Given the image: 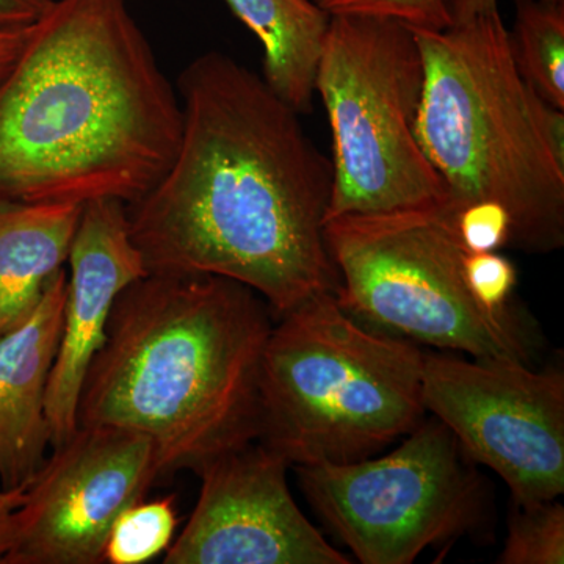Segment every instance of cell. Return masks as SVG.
Here are the masks:
<instances>
[{"instance_id": "8992f818", "label": "cell", "mask_w": 564, "mask_h": 564, "mask_svg": "<svg viewBox=\"0 0 564 564\" xmlns=\"http://www.w3.org/2000/svg\"><path fill=\"white\" fill-rule=\"evenodd\" d=\"M451 202L417 209L344 215L325 223L339 272L337 302L378 332L470 358L530 364L532 329L513 310L492 313L464 280L467 251Z\"/></svg>"}, {"instance_id": "4316f807", "label": "cell", "mask_w": 564, "mask_h": 564, "mask_svg": "<svg viewBox=\"0 0 564 564\" xmlns=\"http://www.w3.org/2000/svg\"><path fill=\"white\" fill-rule=\"evenodd\" d=\"M532 2L549 3V6H564V0H532Z\"/></svg>"}, {"instance_id": "30bf717a", "label": "cell", "mask_w": 564, "mask_h": 564, "mask_svg": "<svg viewBox=\"0 0 564 564\" xmlns=\"http://www.w3.org/2000/svg\"><path fill=\"white\" fill-rule=\"evenodd\" d=\"M159 481L150 437L121 426H77L25 488L0 564H102L118 516Z\"/></svg>"}, {"instance_id": "9a60e30c", "label": "cell", "mask_w": 564, "mask_h": 564, "mask_svg": "<svg viewBox=\"0 0 564 564\" xmlns=\"http://www.w3.org/2000/svg\"><path fill=\"white\" fill-rule=\"evenodd\" d=\"M262 43L270 90L299 111L313 109L315 77L332 14L314 0H225Z\"/></svg>"}, {"instance_id": "44dd1931", "label": "cell", "mask_w": 564, "mask_h": 564, "mask_svg": "<svg viewBox=\"0 0 564 564\" xmlns=\"http://www.w3.org/2000/svg\"><path fill=\"white\" fill-rule=\"evenodd\" d=\"M455 225L467 251H499L510 247L513 221L502 204L477 202L458 207Z\"/></svg>"}, {"instance_id": "3957f363", "label": "cell", "mask_w": 564, "mask_h": 564, "mask_svg": "<svg viewBox=\"0 0 564 564\" xmlns=\"http://www.w3.org/2000/svg\"><path fill=\"white\" fill-rule=\"evenodd\" d=\"M272 315L258 293L228 278L148 273L115 303L77 425L150 437L161 481L254 443Z\"/></svg>"}, {"instance_id": "ac0fdd59", "label": "cell", "mask_w": 564, "mask_h": 564, "mask_svg": "<svg viewBox=\"0 0 564 564\" xmlns=\"http://www.w3.org/2000/svg\"><path fill=\"white\" fill-rule=\"evenodd\" d=\"M508 522L507 540L497 562L563 564L564 507L555 500L518 505Z\"/></svg>"}, {"instance_id": "484cf974", "label": "cell", "mask_w": 564, "mask_h": 564, "mask_svg": "<svg viewBox=\"0 0 564 564\" xmlns=\"http://www.w3.org/2000/svg\"><path fill=\"white\" fill-rule=\"evenodd\" d=\"M447 7L454 25L499 11L497 0H447Z\"/></svg>"}, {"instance_id": "d6986e66", "label": "cell", "mask_w": 564, "mask_h": 564, "mask_svg": "<svg viewBox=\"0 0 564 564\" xmlns=\"http://www.w3.org/2000/svg\"><path fill=\"white\" fill-rule=\"evenodd\" d=\"M326 13L364 14L402 22L411 29L444 31L452 28L447 0H314Z\"/></svg>"}, {"instance_id": "cb8c5ba5", "label": "cell", "mask_w": 564, "mask_h": 564, "mask_svg": "<svg viewBox=\"0 0 564 564\" xmlns=\"http://www.w3.org/2000/svg\"><path fill=\"white\" fill-rule=\"evenodd\" d=\"M52 0H0V25H32L46 13Z\"/></svg>"}, {"instance_id": "4fadbf2b", "label": "cell", "mask_w": 564, "mask_h": 564, "mask_svg": "<svg viewBox=\"0 0 564 564\" xmlns=\"http://www.w3.org/2000/svg\"><path fill=\"white\" fill-rule=\"evenodd\" d=\"M68 272L47 282L31 317L0 337V484L28 488L46 459V392L61 344Z\"/></svg>"}, {"instance_id": "8fae6325", "label": "cell", "mask_w": 564, "mask_h": 564, "mask_svg": "<svg viewBox=\"0 0 564 564\" xmlns=\"http://www.w3.org/2000/svg\"><path fill=\"white\" fill-rule=\"evenodd\" d=\"M291 464L259 441L196 473L198 502L165 564H348L307 521L289 488Z\"/></svg>"}, {"instance_id": "6da1fadb", "label": "cell", "mask_w": 564, "mask_h": 564, "mask_svg": "<svg viewBox=\"0 0 564 564\" xmlns=\"http://www.w3.org/2000/svg\"><path fill=\"white\" fill-rule=\"evenodd\" d=\"M177 91L174 161L126 206L147 272L228 278L276 317L339 291L323 231L332 163L307 139L299 111L217 51L185 66Z\"/></svg>"}, {"instance_id": "7402d4cb", "label": "cell", "mask_w": 564, "mask_h": 564, "mask_svg": "<svg viewBox=\"0 0 564 564\" xmlns=\"http://www.w3.org/2000/svg\"><path fill=\"white\" fill-rule=\"evenodd\" d=\"M538 122L552 158L564 169V113L543 98L538 99Z\"/></svg>"}, {"instance_id": "9c48e42d", "label": "cell", "mask_w": 564, "mask_h": 564, "mask_svg": "<svg viewBox=\"0 0 564 564\" xmlns=\"http://www.w3.org/2000/svg\"><path fill=\"white\" fill-rule=\"evenodd\" d=\"M425 411L443 422L474 463L510 488L514 503L564 492V373L508 358L426 352Z\"/></svg>"}, {"instance_id": "603a6c76", "label": "cell", "mask_w": 564, "mask_h": 564, "mask_svg": "<svg viewBox=\"0 0 564 564\" xmlns=\"http://www.w3.org/2000/svg\"><path fill=\"white\" fill-rule=\"evenodd\" d=\"M32 25H0V80L20 58L31 36Z\"/></svg>"}, {"instance_id": "277c9868", "label": "cell", "mask_w": 564, "mask_h": 564, "mask_svg": "<svg viewBox=\"0 0 564 564\" xmlns=\"http://www.w3.org/2000/svg\"><path fill=\"white\" fill-rule=\"evenodd\" d=\"M411 31L423 61L415 137L448 202L502 204L518 250L562 248L564 169L545 144L540 95L519 73L499 11L444 31Z\"/></svg>"}, {"instance_id": "2e32d148", "label": "cell", "mask_w": 564, "mask_h": 564, "mask_svg": "<svg viewBox=\"0 0 564 564\" xmlns=\"http://www.w3.org/2000/svg\"><path fill=\"white\" fill-rule=\"evenodd\" d=\"M510 40L527 84L545 102L564 110V6L516 0Z\"/></svg>"}, {"instance_id": "52a82bcc", "label": "cell", "mask_w": 564, "mask_h": 564, "mask_svg": "<svg viewBox=\"0 0 564 564\" xmlns=\"http://www.w3.org/2000/svg\"><path fill=\"white\" fill-rule=\"evenodd\" d=\"M315 91L333 133L325 223L447 202L415 137L423 61L408 25L364 14L332 17Z\"/></svg>"}, {"instance_id": "e0dca14e", "label": "cell", "mask_w": 564, "mask_h": 564, "mask_svg": "<svg viewBox=\"0 0 564 564\" xmlns=\"http://www.w3.org/2000/svg\"><path fill=\"white\" fill-rule=\"evenodd\" d=\"M176 497L140 500L126 508L104 547V563L144 564L169 551L176 534Z\"/></svg>"}, {"instance_id": "5b68a950", "label": "cell", "mask_w": 564, "mask_h": 564, "mask_svg": "<svg viewBox=\"0 0 564 564\" xmlns=\"http://www.w3.org/2000/svg\"><path fill=\"white\" fill-rule=\"evenodd\" d=\"M421 345L356 321L336 293L281 315L263 348L259 443L291 466L361 462L425 417Z\"/></svg>"}, {"instance_id": "7c38bea8", "label": "cell", "mask_w": 564, "mask_h": 564, "mask_svg": "<svg viewBox=\"0 0 564 564\" xmlns=\"http://www.w3.org/2000/svg\"><path fill=\"white\" fill-rule=\"evenodd\" d=\"M68 289L57 356L46 392L51 445L77 430V406L93 359L107 339L111 311L126 288L147 276L129 232L126 204L96 199L82 206L68 256Z\"/></svg>"}, {"instance_id": "d4e9b609", "label": "cell", "mask_w": 564, "mask_h": 564, "mask_svg": "<svg viewBox=\"0 0 564 564\" xmlns=\"http://www.w3.org/2000/svg\"><path fill=\"white\" fill-rule=\"evenodd\" d=\"M25 488L0 489V563L14 538V513L24 503Z\"/></svg>"}, {"instance_id": "ffe728a7", "label": "cell", "mask_w": 564, "mask_h": 564, "mask_svg": "<svg viewBox=\"0 0 564 564\" xmlns=\"http://www.w3.org/2000/svg\"><path fill=\"white\" fill-rule=\"evenodd\" d=\"M464 280L475 302L492 313L510 310V300L518 284L514 263L497 251L467 252Z\"/></svg>"}, {"instance_id": "ba28073f", "label": "cell", "mask_w": 564, "mask_h": 564, "mask_svg": "<svg viewBox=\"0 0 564 564\" xmlns=\"http://www.w3.org/2000/svg\"><path fill=\"white\" fill-rule=\"evenodd\" d=\"M451 430L422 421L391 454L295 466L325 525L362 564H410L484 524L485 481Z\"/></svg>"}, {"instance_id": "5bb4252c", "label": "cell", "mask_w": 564, "mask_h": 564, "mask_svg": "<svg viewBox=\"0 0 564 564\" xmlns=\"http://www.w3.org/2000/svg\"><path fill=\"white\" fill-rule=\"evenodd\" d=\"M82 206H0V337L28 321L47 282L65 269Z\"/></svg>"}, {"instance_id": "7a4b0ae2", "label": "cell", "mask_w": 564, "mask_h": 564, "mask_svg": "<svg viewBox=\"0 0 564 564\" xmlns=\"http://www.w3.org/2000/svg\"><path fill=\"white\" fill-rule=\"evenodd\" d=\"M181 131L128 0H52L0 80V206H129L170 169Z\"/></svg>"}]
</instances>
